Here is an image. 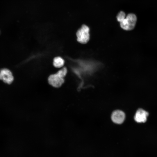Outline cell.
<instances>
[{"label":"cell","instance_id":"obj_1","mask_svg":"<svg viewBox=\"0 0 157 157\" xmlns=\"http://www.w3.org/2000/svg\"><path fill=\"white\" fill-rule=\"evenodd\" d=\"M67 72V68L63 67L56 73L51 75L48 78L49 84L55 88L60 87L64 83V78L66 76Z\"/></svg>","mask_w":157,"mask_h":157},{"label":"cell","instance_id":"obj_2","mask_svg":"<svg viewBox=\"0 0 157 157\" xmlns=\"http://www.w3.org/2000/svg\"><path fill=\"white\" fill-rule=\"evenodd\" d=\"M137 21V17L133 14H128L125 18L120 22L121 27L123 29L129 31L133 29Z\"/></svg>","mask_w":157,"mask_h":157},{"label":"cell","instance_id":"obj_3","mask_svg":"<svg viewBox=\"0 0 157 157\" xmlns=\"http://www.w3.org/2000/svg\"><path fill=\"white\" fill-rule=\"evenodd\" d=\"M89 31V28L87 26L83 25L76 33L78 42L82 44L87 43L90 40Z\"/></svg>","mask_w":157,"mask_h":157},{"label":"cell","instance_id":"obj_4","mask_svg":"<svg viewBox=\"0 0 157 157\" xmlns=\"http://www.w3.org/2000/svg\"><path fill=\"white\" fill-rule=\"evenodd\" d=\"M0 80L7 84H11L14 80L11 72L7 68L1 69L0 71Z\"/></svg>","mask_w":157,"mask_h":157},{"label":"cell","instance_id":"obj_5","mask_svg":"<svg viewBox=\"0 0 157 157\" xmlns=\"http://www.w3.org/2000/svg\"><path fill=\"white\" fill-rule=\"evenodd\" d=\"M125 117V113L120 110L114 111L111 115V119L115 123L120 124L124 121Z\"/></svg>","mask_w":157,"mask_h":157},{"label":"cell","instance_id":"obj_6","mask_svg":"<svg viewBox=\"0 0 157 157\" xmlns=\"http://www.w3.org/2000/svg\"><path fill=\"white\" fill-rule=\"evenodd\" d=\"M148 113L143 110L140 108L136 111L134 117L135 121L138 123L145 122L147 120Z\"/></svg>","mask_w":157,"mask_h":157},{"label":"cell","instance_id":"obj_7","mask_svg":"<svg viewBox=\"0 0 157 157\" xmlns=\"http://www.w3.org/2000/svg\"><path fill=\"white\" fill-rule=\"evenodd\" d=\"M64 60L60 57H56L53 60V64L56 67L60 68L62 67L64 64Z\"/></svg>","mask_w":157,"mask_h":157},{"label":"cell","instance_id":"obj_8","mask_svg":"<svg viewBox=\"0 0 157 157\" xmlns=\"http://www.w3.org/2000/svg\"><path fill=\"white\" fill-rule=\"evenodd\" d=\"M125 13L123 11H121L117 14V18L119 22L122 21L126 17Z\"/></svg>","mask_w":157,"mask_h":157}]
</instances>
